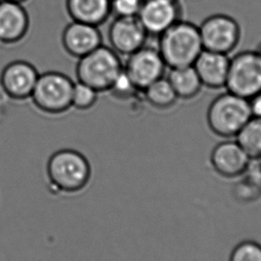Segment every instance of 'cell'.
<instances>
[{
  "label": "cell",
  "mask_w": 261,
  "mask_h": 261,
  "mask_svg": "<svg viewBox=\"0 0 261 261\" xmlns=\"http://www.w3.org/2000/svg\"><path fill=\"white\" fill-rule=\"evenodd\" d=\"M91 178L92 168L90 161L75 149H60L47 160L45 181L48 192L53 195H79L87 190Z\"/></svg>",
  "instance_id": "cell-1"
},
{
  "label": "cell",
  "mask_w": 261,
  "mask_h": 261,
  "mask_svg": "<svg viewBox=\"0 0 261 261\" xmlns=\"http://www.w3.org/2000/svg\"><path fill=\"white\" fill-rule=\"evenodd\" d=\"M159 51L170 68L192 65L203 50L199 26L179 20L160 34Z\"/></svg>",
  "instance_id": "cell-2"
},
{
  "label": "cell",
  "mask_w": 261,
  "mask_h": 261,
  "mask_svg": "<svg viewBox=\"0 0 261 261\" xmlns=\"http://www.w3.org/2000/svg\"><path fill=\"white\" fill-rule=\"evenodd\" d=\"M252 117L246 98L227 91L211 102L207 112V122L215 135L232 138Z\"/></svg>",
  "instance_id": "cell-3"
},
{
  "label": "cell",
  "mask_w": 261,
  "mask_h": 261,
  "mask_svg": "<svg viewBox=\"0 0 261 261\" xmlns=\"http://www.w3.org/2000/svg\"><path fill=\"white\" fill-rule=\"evenodd\" d=\"M123 69L119 55L111 47L101 45L79 58L76 75L78 82L87 84L98 92H103L110 90Z\"/></svg>",
  "instance_id": "cell-4"
},
{
  "label": "cell",
  "mask_w": 261,
  "mask_h": 261,
  "mask_svg": "<svg viewBox=\"0 0 261 261\" xmlns=\"http://www.w3.org/2000/svg\"><path fill=\"white\" fill-rule=\"evenodd\" d=\"M73 81L64 73L47 72L38 77L31 98L38 109L48 114L65 112L72 107Z\"/></svg>",
  "instance_id": "cell-5"
},
{
  "label": "cell",
  "mask_w": 261,
  "mask_h": 261,
  "mask_svg": "<svg viewBox=\"0 0 261 261\" xmlns=\"http://www.w3.org/2000/svg\"><path fill=\"white\" fill-rule=\"evenodd\" d=\"M227 91L250 99L261 92V58L256 51H242L230 58Z\"/></svg>",
  "instance_id": "cell-6"
},
{
  "label": "cell",
  "mask_w": 261,
  "mask_h": 261,
  "mask_svg": "<svg viewBox=\"0 0 261 261\" xmlns=\"http://www.w3.org/2000/svg\"><path fill=\"white\" fill-rule=\"evenodd\" d=\"M204 49L228 55L239 43L241 28L236 19L224 14L208 16L199 26Z\"/></svg>",
  "instance_id": "cell-7"
},
{
  "label": "cell",
  "mask_w": 261,
  "mask_h": 261,
  "mask_svg": "<svg viewBox=\"0 0 261 261\" xmlns=\"http://www.w3.org/2000/svg\"><path fill=\"white\" fill-rule=\"evenodd\" d=\"M127 57L123 70L138 91L164 76L167 65L158 48L143 46Z\"/></svg>",
  "instance_id": "cell-8"
},
{
  "label": "cell",
  "mask_w": 261,
  "mask_h": 261,
  "mask_svg": "<svg viewBox=\"0 0 261 261\" xmlns=\"http://www.w3.org/2000/svg\"><path fill=\"white\" fill-rule=\"evenodd\" d=\"M148 36L138 17H116L109 26V42L118 55L133 54L145 46Z\"/></svg>",
  "instance_id": "cell-9"
},
{
  "label": "cell",
  "mask_w": 261,
  "mask_h": 261,
  "mask_svg": "<svg viewBox=\"0 0 261 261\" xmlns=\"http://www.w3.org/2000/svg\"><path fill=\"white\" fill-rule=\"evenodd\" d=\"M39 73L29 62L17 60L6 65L0 74V85L5 93L14 99L31 98Z\"/></svg>",
  "instance_id": "cell-10"
},
{
  "label": "cell",
  "mask_w": 261,
  "mask_h": 261,
  "mask_svg": "<svg viewBox=\"0 0 261 261\" xmlns=\"http://www.w3.org/2000/svg\"><path fill=\"white\" fill-rule=\"evenodd\" d=\"M178 0H144L138 18L149 35L160 34L180 19Z\"/></svg>",
  "instance_id": "cell-11"
},
{
  "label": "cell",
  "mask_w": 261,
  "mask_h": 261,
  "mask_svg": "<svg viewBox=\"0 0 261 261\" xmlns=\"http://www.w3.org/2000/svg\"><path fill=\"white\" fill-rule=\"evenodd\" d=\"M250 160L236 141L220 142L211 152V165L216 174L225 179L242 175L250 166Z\"/></svg>",
  "instance_id": "cell-12"
},
{
  "label": "cell",
  "mask_w": 261,
  "mask_h": 261,
  "mask_svg": "<svg viewBox=\"0 0 261 261\" xmlns=\"http://www.w3.org/2000/svg\"><path fill=\"white\" fill-rule=\"evenodd\" d=\"M98 26L73 22L65 27L62 34L65 50L73 58H83L102 45V35Z\"/></svg>",
  "instance_id": "cell-13"
},
{
  "label": "cell",
  "mask_w": 261,
  "mask_h": 261,
  "mask_svg": "<svg viewBox=\"0 0 261 261\" xmlns=\"http://www.w3.org/2000/svg\"><path fill=\"white\" fill-rule=\"evenodd\" d=\"M30 18L21 3L2 0L0 3V42L14 44L29 31Z\"/></svg>",
  "instance_id": "cell-14"
},
{
  "label": "cell",
  "mask_w": 261,
  "mask_h": 261,
  "mask_svg": "<svg viewBox=\"0 0 261 261\" xmlns=\"http://www.w3.org/2000/svg\"><path fill=\"white\" fill-rule=\"evenodd\" d=\"M229 64L228 55L203 49L192 65L203 86L220 89L225 86Z\"/></svg>",
  "instance_id": "cell-15"
},
{
  "label": "cell",
  "mask_w": 261,
  "mask_h": 261,
  "mask_svg": "<svg viewBox=\"0 0 261 261\" xmlns=\"http://www.w3.org/2000/svg\"><path fill=\"white\" fill-rule=\"evenodd\" d=\"M66 10L73 21L98 26L111 14V0H66Z\"/></svg>",
  "instance_id": "cell-16"
},
{
  "label": "cell",
  "mask_w": 261,
  "mask_h": 261,
  "mask_svg": "<svg viewBox=\"0 0 261 261\" xmlns=\"http://www.w3.org/2000/svg\"><path fill=\"white\" fill-rule=\"evenodd\" d=\"M167 78L178 98H194L203 86L193 65L171 68Z\"/></svg>",
  "instance_id": "cell-17"
},
{
  "label": "cell",
  "mask_w": 261,
  "mask_h": 261,
  "mask_svg": "<svg viewBox=\"0 0 261 261\" xmlns=\"http://www.w3.org/2000/svg\"><path fill=\"white\" fill-rule=\"evenodd\" d=\"M236 142L250 160H261V118L251 117L236 135Z\"/></svg>",
  "instance_id": "cell-18"
},
{
  "label": "cell",
  "mask_w": 261,
  "mask_h": 261,
  "mask_svg": "<svg viewBox=\"0 0 261 261\" xmlns=\"http://www.w3.org/2000/svg\"><path fill=\"white\" fill-rule=\"evenodd\" d=\"M143 91L147 101L156 109H168L177 100V96L167 77L155 81Z\"/></svg>",
  "instance_id": "cell-19"
},
{
  "label": "cell",
  "mask_w": 261,
  "mask_h": 261,
  "mask_svg": "<svg viewBox=\"0 0 261 261\" xmlns=\"http://www.w3.org/2000/svg\"><path fill=\"white\" fill-rule=\"evenodd\" d=\"M98 92L87 84L77 82L73 84L72 107L79 110H87L94 106Z\"/></svg>",
  "instance_id": "cell-20"
},
{
  "label": "cell",
  "mask_w": 261,
  "mask_h": 261,
  "mask_svg": "<svg viewBox=\"0 0 261 261\" xmlns=\"http://www.w3.org/2000/svg\"><path fill=\"white\" fill-rule=\"evenodd\" d=\"M229 261H261V244L244 241L237 244L230 253Z\"/></svg>",
  "instance_id": "cell-21"
},
{
  "label": "cell",
  "mask_w": 261,
  "mask_h": 261,
  "mask_svg": "<svg viewBox=\"0 0 261 261\" xmlns=\"http://www.w3.org/2000/svg\"><path fill=\"white\" fill-rule=\"evenodd\" d=\"M144 0H111V13L116 17H138Z\"/></svg>",
  "instance_id": "cell-22"
},
{
  "label": "cell",
  "mask_w": 261,
  "mask_h": 261,
  "mask_svg": "<svg viewBox=\"0 0 261 261\" xmlns=\"http://www.w3.org/2000/svg\"><path fill=\"white\" fill-rule=\"evenodd\" d=\"M136 91L138 90L136 89L135 84H133V82L130 81L123 69L109 90V91H111L113 94L118 98H128L135 94Z\"/></svg>",
  "instance_id": "cell-23"
},
{
  "label": "cell",
  "mask_w": 261,
  "mask_h": 261,
  "mask_svg": "<svg viewBox=\"0 0 261 261\" xmlns=\"http://www.w3.org/2000/svg\"><path fill=\"white\" fill-rule=\"evenodd\" d=\"M249 103L252 117L261 118V92L249 99Z\"/></svg>",
  "instance_id": "cell-24"
},
{
  "label": "cell",
  "mask_w": 261,
  "mask_h": 261,
  "mask_svg": "<svg viewBox=\"0 0 261 261\" xmlns=\"http://www.w3.org/2000/svg\"><path fill=\"white\" fill-rule=\"evenodd\" d=\"M8 1H13V2H17V3H21L22 4V2H24L26 0H8Z\"/></svg>",
  "instance_id": "cell-25"
},
{
  "label": "cell",
  "mask_w": 261,
  "mask_h": 261,
  "mask_svg": "<svg viewBox=\"0 0 261 261\" xmlns=\"http://www.w3.org/2000/svg\"><path fill=\"white\" fill-rule=\"evenodd\" d=\"M257 52L258 53V55L260 56L261 58V43L259 44V46H258V47H257Z\"/></svg>",
  "instance_id": "cell-26"
},
{
  "label": "cell",
  "mask_w": 261,
  "mask_h": 261,
  "mask_svg": "<svg viewBox=\"0 0 261 261\" xmlns=\"http://www.w3.org/2000/svg\"><path fill=\"white\" fill-rule=\"evenodd\" d=\"M1 1H2V0H0V3H1Z\"/></svg>",
  "instance_id": "cell-27"
}]
</instances>
